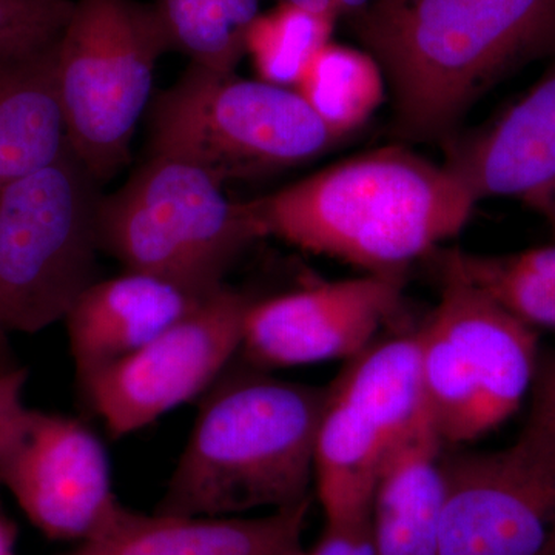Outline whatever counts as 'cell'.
<instances>
[{
  "instance_id": "ffe728a7",
  "label": "cell",
  "mask_w": 555,
  "mask_h": 555,
  "mask_svg": "<svg viewBox=\"0 0 555 555\" xmlns=\"http://www.w3.org/2000/svg\"><path fill=\"white\" fill-rule=\"evenodd\" d=\"M448 266L528 326L555 331V246L509 255L454 250Z\"/></svg>"
},
{
  "instance_id": "603a6c76",
  "label": "cell",
  "mask_w": 555,
  "mask_h": 555,
  "mask_svg": "<svg viewBox=\"0 0 555 555\" xmlns=\"http://www.w3.org/2000/svg\"><path fill=\"white\" fill-rule=\"evenodd\" d=\"M75 0H0V61L30 56L60 40Z\"/></svg>"
},
{
  "instance_id": "ba28073f",
  "label": "cell",
  "mask_w": 555,
  "mask_h": 555,
  "mask_svg": "<svg viewBox=\"0 0 555 555\" xmlns=\"http://www.w3.org/2000/svg\"><path fill=\"white\" fill-rule=\"evenodd\" d=\"M415 334L374 341L327 386L315 441V485L326 525L369 524L383 462L425 412Z\"/></svg>"
},
{
  "instance_id": "5bb4252c",
  "label": "cell",
  "mask_w": 555,
  "mask_h": 555,
  "mask_svg": "<svg viewBox=\"0 0 555 555\" xmlns=\"http://www.w3.org/2000/svg\"><path fill=\"white\" fill-rule=\"evenodd\" d=\"M441 292L429 317L454 347L480 401L485 433L516 414L539 371V332L486 292L441 264Z\"/></svg>"
},
{
  "instance_id": "83f0119b",
  "label": "cell",
  "mask_w": 555,
  "mask_h": 555,
  "mask_svg": "<svg viewBox=\"0 0 555 555\" xmlns=\"http://www.w3.org/2000/svg\"><path fill=\"white\" fill-rule=\"evenodd\" d=\"M278 3H288V5L301 7V9L315 11V13L327 14V16L338 20L332 0H278Z\"/></svg>"
},
{
  "instance_id": "d6986e66",
  "label": "cell",
  "mask_w": 555,
  "mask_h": 555,
  "mask_svg": "<svg viewBox=\"0 0 555 555\" xmlns=\"http://www.w3.org/2000/svg\"><path fill=\"white\" fill-rule=\"evenodd\" d=\"M387 83L366 50L328 42L309 62L295 90L341 138L360 129L385 100Z\"/></svg>"
},
{
  "instance_id": "f1b7e54d",
  "label": "cell",
  "mask_w": 555,
  "mask_h": 555,
  "mask_svg": "<svg viewBox=\"0 0 555 555\" xmlns=\"http://www.w3.org/2000/svg\"><path fill=\"white\" fill-rule=\"evenodd\" d=\"M543 555H555V542L553 543V546H551L550 550H547Z\"/></svg>"
},
{
  "instance_id": "7c38bea8",
  "label": "cell",
  "mask_w": 555,
  "mask_h": 555,
  "mask_svg": "<svg viewBox=\"0 0 555 555\" xmlns=\"http://www.w3.org/2000/svg\"><path fill=\"white\" fill-rule=\"evenodd\" d=\"M403 273H366L251 301L240 353L272 369L352 360L397 312Z\"/></svg>"
},
{
  "instance_id": "d4e9b609",
  "label": "cell",
  "mask_w": 555,
  "mask_h": 555,
  "mask_svg": "<svg viewBox=\"0 0 555 555\" xmlns=\"http://www.w3.org/2000/svg\"><path fill=\"white\" fill-rule=\"evenodd\" d=\"M27 369L10 367L0 371V437L24 411V389Z\"/></svg>"
},
{
  "instance_id": "9a60e30c",
  "label": "cell",
  "mask_w": 555,
  "mask_h": 555,
  "mask_svg": "<svg viewBox=\"0 0 555 555\" xmlns=\"http://www.w3.org/2000/svg\"><path fill=\"white\" fill-rule=\"evenodd\" d=\"M214 292L138 270L94 281L64 318L78 382L149 345Z\"/></svg>"
},
{
  "instance_id": "277c9868",
  "label": "cell",
  "mask_w": 555,
  "mask_h": 555,
  "mask_svg": "<svg viewBox=\"0 0 555 555\" xmlns=\"http://www.w3.org/2000/svg\"><path fill=\"white\" fill-rule=\"evenodd\" d=\"M343 139L297 90L195 64L150 105V155L189 160L222 185L301 166Z\"/></svg>"
},
{
  "instance_id": "ac0fdd59",
  "label": "cell",
  "mask_w": 555,
  "mask_h": 555,
  "mask_svg": "<svg viewBox=\"0 0 555 555\" xmlns=\"http://www.w3.org/2000/svg\"><path fill=\"white\" fill-rule=\"evenodd\" d=\"M57 42L30 56L0 61V188L49 166L68 149Z\"/></svg>"
},
{
  "instance_id": "3957f363",
  "label": "cell",
  "mask_w": 555,
  "mask_h": 555,
  "mask_svg": "<svg viewBox=\"0 0 555 555\" xmlns=\"http://www.w3.org/2000/svg\"><path fill=\"white\" fill-rule=\"evenodd\" d=\"M229 369L204 393L156 514L240 517L312 500L327 387Z\"/></svg>"
},
{
  "instance_id": "8992f818",
  "label": "cell",
  "mask_w": 555,
  "mask_h": 555,
  "mask_svg": "<svg viewBox=\"0 0 555 555\" xmlns=\"http://www.w3.org/2000/svg\"><path fill=\"white\" fill-rule=\"evenodd\" d=\"M102 184L75 153L0 188V328L38 334L96 281Z\"/></svg>"
},
{
  "instance_id": "52a82bcc",
  "label": "cell",
  "mask_w": 555,
  "mask_h": 555,
  "mask_svg": "<svg viewBox=\"0 0 555 555\" xmlns=\"http://www.w3.org/2000/svg\"><path fill=\"white\" fill-rule=\"evenodd\" d=\"M169 51L153 3H73L57 42V89L68 147L102 185L129 164L156 65Z\"/></svg>"
},
{
  "instance_id": "484cf974",
  "label": "cell",
  "mask_w": 555,
  "mask_h": 555,
  "mask_svg": "<svg viewBox=\"0 0 555 555\" xmlns=\"http://www.w3.org/2000/svg\"><path fill=\"white\" fill-rule=\"evenodd\" d=\"M555 427V353L540 358L531 390V412Z\"/></svg>"
},
{
  "instance_id": "f546056e",
  "label": "cell",
  "mask_w": 555,
  "mask_h": 555,
  "mask_svg": "<svg viewBox=\"0 0 555 555\" xmlns=\"http://www.w3.org/2000/svg\"><path fill=\"white\" fill-rule=\"evenodd\" d=\"M3 334H5V332H3L2 328H0V341H2Z\"/></svg>"
},
{
  "instance_id": "7a4b0ae2",
  "label": "cell",
  "mask_w": 555,
  "mask_h": 555,
  "mask_svg": "<svg viewBox=\"0 0 555 555\" xmlns=\"http://www.w3.org/2000/svg\"><path fill=\"white\" fill-rule=\"evenodd\" d=\"M248 204L262 236L366 273H403L459 235L477 201L444 164L387 145Z\"/></svg>"
},
{
  "instance_id": "4316f807",
  "label": "cell",
  "mask_w": 555,
  "mask_h": 555,
  "mask_svg": "<svg viewBox=\"0 0 555 555\" xmlns=\"http://www.w3.org/2000/svg\"><path fill=\"white\" fill-rule=\"evenodd\" d=\"M17 526L0 509V555H16Z\"/></svg>"
},
{
  "instance_id": "4fadbf2b",
  "label": "cell",
  "mask_w": 555,
  "mask_h": 555,
  "mask_svg": "<svg viewBox=\"0 0 555 555\" xmlns=\"http://www.w3.org/2000/svg\"><path fill=\"white\" fill-rule=\"evenodd\" d=\"M444 166L477 203L517 201L545 222L555 240V56L534 87L494 122L448 141Z\"/></svg>"
},
{
  "instance_id": "9c48e42d",
  "label": "cell",
  "mask_w": 555,
  "mask_h": 555,
  "mask_svg": "<svg viewBox=\"0 0 555 555\" xmlns=\"http://www.w3.org/2000/svg\"><path fill=\"white\" fill-rule=\"evenodd\" d=\"M438 555H543L555 542V427L529 414L509 447L444 454Z\"/></svg>"
},
{
  "instance_id": "44dd1931",
  "label": "cell",
  "mask_w": 555,
  "mask_h": 555,
  "mask_svg": "<svg viewBox=\"0 0 555 555\" xmlns=\"http://www.w3.org/2000/svg\"><path fill=\"white\" fill-rule=\"evenodd\" d=\"M170 51L190 64L235 72L246 56L248 28L261 14V0H155L152 2Z\"/></svg>"
},
{
  "instance_id": "cb8c5ba5",
  "label": "cell",
  "mask_w": 555,
  "mask_h": 555,
  "mask_svg": "<svg viewBox=\"0 0 555 555\" xmlns=\"http://www.w3.org/2000/svg\"><path fill=\"white\" fill-rule=\"evenodd\" d=\"M371 543L369 525H326L320 540L302 555H364Z\"/></svg>"
},
{
  "instance_id": "8fae6325",
  "label": "cell",
  "mask_w": 555,
  "mask_h": 555,
  "mask_svg": "<svg viewBox=\"0 0 555 555\" xmlns=\"http://www.w3.org/2000/svg\"><path fill=\"white\" fill-rule=\"evenodd\" d=\"M250 305L247 295L222 284L158 338L82 379L109 436H130L204 396L240 353Z\"/></svg>"
},
{
  "instance_id": "2e32d148",
  "label": "cell",
  "mask_w": 555,
  "mask_h": 555,
  "mask_svg": "<svg viewBox=\"0 0 555 555\" xmlns=\"http://www.w3.org/2000/svg\"><path fill=\"white\" fill-rule=\"evenodd\" d=\"M310 503L261 517H181L131 511L107 534L56 555H302Z\"/></svg>"
},
{
  "instance_id": "e0dca14e",
  "label": "cell",
  "mask_w": 555,
  "mask_h": 555,
  "mask_svg": "<svg viewBox=\"0 0 555 555\" xmlns=\"http://www.w3.org/2000/svg\"><path fill=\"white\" fill-rule=\"evenodd\" d=\"M444 441L425 409L390 449L372 492V545L377 555H438L443 521Z\"/></svg>"
},
{
  "instance_id": "6da1fadb",
  "label": "cell",
  "mask_w": 555,
  "mask_h": 555,
  "mask_svg": "<svg viewBox=\"0 0 555 555\" xmlns=\"http://www.w3.org/2000/svg\"><path fill=\"white\" fill-rule=\"evenodd\" d=\"M352 21L404 141L451 137L496 80L555 54V0H374Z\"/></svg>"
},
{
  "instance_id": "7402d4cb",
  "label": "cell",
  "mask_w": 555,
  "mask_h": 555,
  "mask_svg": "<svg viewBox=\"0 0 555 555\" xmlns=\"http://www.w3.org/2000/svg\"><path fill=\"white\" fill-rule=\"evenodd\" d=\"M335 22L327 14L288 3L261 11L246 36V56L258 79L295 89L312 57L331 42Z\"/></svg>"
},
{
  "instance_id": "30bf717a",
  "label": "cell",
  "mask_w": 555,
  "mask_h": 555,
  "mask_svg": "<svg viewBox=\"0 0 555 555\" xmlns=\"http://www.w3.org/2000/svg\"><path fill=\"white\" fill-rule=\"evenodd\" d=\"M0 486L47 539L91 542L131 509L100 437L78 418L25 408L0 437Z\"/></svg>"
},
{
  "instance_id": "5b68a950",
  "label": "cell",
  "mask_w": 555,
  "mask_h": 555,
  "mask_svg": "<svg viewBox=\"0 0 555 555\" xmlns=\"http://www.w3.org/2000/svg\"><path fill=\"white\" fill-rule=\"evenodd\" d=\"M100 248L126 270L217 291L225 273L262 236L250 204L228 198L207 171L150 155L126 184L102 195Z\"/></svg>"
}]
</instances>
